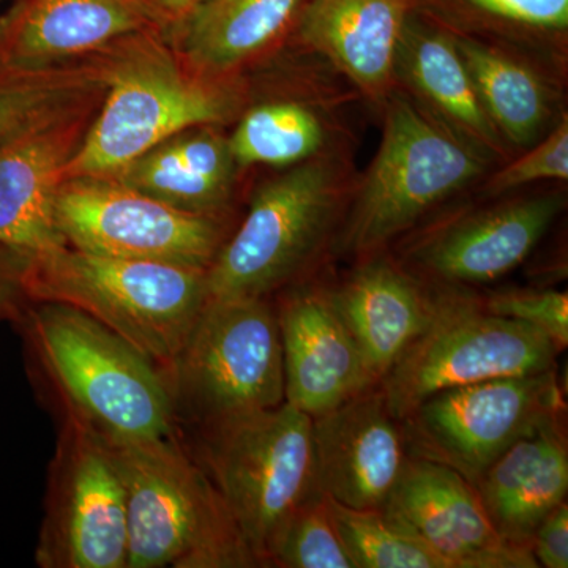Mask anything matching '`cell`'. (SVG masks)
Here are the masks:
<instances>
[{"mask_svg":"<svg viewBox=\"0 0 568 568\" xmlns=\"http://www.w3.org/2000/svg\"><path fill=\"white\" fill-rule=\"evenodd\" d=\"M538 567H568V506L559 504L538 526L530 541Z\"/></svg>","mask_w":568,"mask_h":568,"instance_id":"d6a6232c","label":"cell"},{"mask_svg":"<svg viewBox=\"0 0 568 568\" xmlns=\"http://www.w3.org/2000/svg\"><path fill=\"white\" fill-rule=\"evenodd\" d=\"M63 242L82 252L207 271L224 244L222 222L175 209L112 178H70L55 194Z\"/></svg>","mask_w":568,"mask_h":568,"instance_id":"8fae6325","label":"cell"},{"mask_svg":"<svg viewBox=\"0 0 568 568\" xmlns=\"http://www.w3.org/2000/svg\"><path fill=\"white\" fill-rule=\"evenodd\" d=\"M106 84L104 52L89 62L47 70L0 69V145L40 123L92 104Z\"/></svg>","mask_w":568,"mask_h":568,"instance_id":"484cf974","label":"cell"},{"mask_svg":"<svg viewBox=\"0 0 568 568\" xmlns=\"http://www.w3.org/2000/svg\"><path fill=\"white\" fill-rule=\"evenodd\" d=\"M227 140L237 168H291L321 155L327 129L304 103L271 102L245 112Z\"/></svg>","mask_w":568,"mask_h":568,"instance_id":"4316f807","label":"cell"},{"mask_svg":"<svg viewBox=\"0 0 568 568\" xmlns=\"http://www.w3.org/2000/svg\"><path fill=\"white\" fill-rule=\"evenodd\" d=\"M166 26L151 0H14L0 18V69L65 65Z\"/></svg>","mask_w":568,"mask_h":568,"instance_id":"2e32d148","label":"cell"},{"mask_svg":"<svg viewBox=\"0 0 568 568\" xmlns=\"http://www.w3.org/2000/svg\"><path fill=\"white\" fill-rule=\"evenodd\" d=\"M383 140L358 186L339 246L373 256L443 204L484 178L491 160L444 129L413 99L392 92Z\"/></svg>","mask_w":568,"mask_h":568,"instance_id":"8992f818","label":"cell"},{"mask_svg":"<svg viewBox=\"0 0 568 568\" xmlns=\"http://www.w3.org/2000/svg\"><path fill=\"white\" fill-rule=\"evenodd\" d=\"M235 170L230 140L204 125L168 138L111 178L181 211L220 216Z\"/></svg>","mask_w":568,"mask_h":568,"instance_id":"603a6c76","label":"cell"},{"mask_svg":"<svg viewBox=\"0 0 568 568\" xmlns=\"http://www.w3.org/2000/svg\"><path fill=\"white\" fill-rule=\"evenodd\" d=\"M383 510L398 518L450 568H536L532 551L506 540L476 488L450 467L413 457Z\"/></svg>","mask_w":568,"mask_h":568,"instance_id":"4fadbf2b","label":"cell"},{"mask_svg":"<svg viewBox=\"0 0 568 568\" xmlns=\"http://www.w3.org/2000/svg\"><path fill=\"white\" fill-rule=\"evenodd\" d=\"M493 315L532 325L555 342L560 351L568 345V297L555 290H514L480 301Z\"/></svg>","mask_w":568,"mask_h":568,"instance_id":"4dcf8cb0","label":"cell"},{"mask_svg":"<svg viewBox=\"0 0 568 568\" xmlns=\"http://www.w3.org/2000/svg\"><path fill=\"white\" fill-rule=\"evenodd\" d=\"M345 197L342 168L325 155L263 183L207 268V301L268 298L293 282L334 234Z\"/></svg>","mask_w":568,"mask_h":568,"instance_id":"52a82bcc","label":"cell"},{"mask_svg":"<svg viewBox=\"0 0 568 568\" xmlns=\"http://www.w3.org/2000/svg\"><path fill=\"white\" fill-rule=\"evenodd\" d=\"M454 33L481 106L497 133L507 148L528 149L548 125V85L536 70L495 44Z\"/></svg>","mask_w":568,"mask_h":568,"instance_id":"d4e9b609","label":"cell"},{"mask_svg":"<svg viewBox=\"0 0 568 568\" xmlns=\"http://www.w3.org/2000/svg\"><path fill=\"white\" fill-rule=\"evenodd\" d=\"M104 59L103 106L71 156L65 179L111 178L168 138L220 125L237 110L234 89L194 71L155 31L111 44Z\"/></svg>","mask_w":568,"mask_h":568,"instance_id":"7a4b0ae2","label":"cell"},{"mask_svg":"<svg viewBox=\"0 0 568 568\" xmlns=\"http://www.w3.org/2000/svg\"><path fill=\"white\" fill-rule=\"evenodd\" d=\"M462 10L497 24L534 32L562 33L568 28V0H454Z\"/></svg>","mask_w":568,"mask_h":568,"instance_id":"1f68e13d","label":"cell"},{"mask_svg":"<svg viewBox=\"0 0 568 568\" xmlns=\"http://www.w3.org/2000/svg\"><path fill=\"white\" fill-rule=\"evenodd\" d=\"M328 295L379 386L435 310V297L425 293L416 276L376 254Z\"/></svg>","mask_w":568,"mask_h":568,"instance_id":"ffe728a7","label":"cell"},{"mask_svg":"<svg viewBox=\"0 0 568 568\" xmlns=\"http://www.w3.org/2000/svg\"><path fill=\"white\" fill-rule=\"evenodd\" d=\"M560 413L562 394L552 368L437 392L399 422L413 457L450 467L476 485L504 452Z\"/></svg>","mask_w":568,"mask_h":568,"instance_id":"30bf717a","label":"cell"},{"mask_svg":"<svg viewBox=\"0 0 568 568\" xmlns=\"http://www.w3.org/2000/svg\"><path fill=\"white\" fill-rule=\"evenodd\" d=\"M36 560L41 568H126L125 489L112 446L61 417Z\"/></svg>","mask_w":568,"mask_h":568,"instance_id":"7c38bea8","label":"cell"},{"mask_svg":"<svg viewBox=\"0 0 568 568\" xmlns=\"http://www.w3.org/2000/svg\"><path fill=\"white\" fill-rule=\"evenodd\" d=\"M395 80L410 91L414 102L452 134L489 160L508 148L481 106L455 33L410 14L396 52Z\"/></svg>","mask_w":568,"mask_h":568,"instance_id":"44dd1931","label":"cell"},{"mask_svg":"<svg viewBox=\"0 0 568 568\" xmlns=\"http://www.w3.org/2000/svg\"><path fill=\"white\" fill-rule=\"evenodd\" d=\"M420 0H306L298 37L376 103L394 92L396 52Z\"/></svg>","mask_w":568,"mask_h":568,"instance_id":"d6986e66","label":"cell"},{"mask_svg":"<svg viewBox=\"0 0 568 568\" xmlns=\"http://www.w3.org/2000/svg\"><path fill=\"white\" fill-rule=\"evenodd\" d=\"M112 450L125 489L126 568L257 567L181 433Z\"/></svg>","mask_w":568,"mask_h":568,"instance_id":"277c9868","label":"cell"},{"mask_svg":"<svg viewBox=\"0 0 568 568\" xmlns=\"http://www.w3.org/2000/svg\"><path fill=\"white\" fill-rule=\"evenodd\" d=\"M567 179L568 121L564 118L551 132L529 145L526 153L496 171L485 183L484 193L489 197L503 196L540 181Z\"/></svg>","mask_w":568,"mask_h":568,"instance_id":"f546056e","label":"cell"},{"mask_svg":"<svg viewBox=\"0 0 568 568\" xmlns=\"http://www.w3.org/2000/svg\"><path fill=\"white\" fill-rule=\"evenodd\" d=\"M559 353L532 325L493 315L477 298L439 295L429 324L379 387L388 409L402 420L437 392L548 372Z\"/></svg>","mask_w":568,"mask_h":568,"instance_id":"9c48e42d","label":"cell"},{"mask_svg":"<svg viewBox=\"0 0 568 568\" xmlns=\"http://www.w3.org/2000/svg\"><path fill=\"white\" fill-rule=\"evenodd\" d=\"M168 379L178 426L201 429L283 405L275 306L268 298L207 301Z\"/></svg>","mask_w":568,"mask_h":568,"instance_id":"ba28073f","label":"cell"},{"mask_svg":"<svg viewBox=\"0 0 568 568\" xmlns=\"http://www.w3.org/2000/svg\"><path fill=\"white\" fill-rule=\"evenodd\" d=\"M328 510L355 568H450L386 510H357L327 497Z\"/></svg>","mask_w":568,"mask_h":568,"instance_id":"83f0119b","label":"cell"},{"mask_svg":"<svg viewBox=\"0 0 568 568\" xmlns=\"http://www.w3.org/2000/svg\"><path fill=\"white\" fill-rule=\"evenodd\" d=\"M85 106L0 145V248L28 257L63 245L54 203L84 136Z\"/></svg>","mask_w":568,"mask_h":568,"instance_id":"ac0fdd59","label":"cell"},{"mask_svg":"<svg viewBox=\"0 0 568 568\" xmlns=\"http://www.w3.org/2000/svg\"><path fill=\"white\" fill-rule=\"evenodd\" d=\"M313 446L321 491L357 510H383L410 457L379 386L313 417Z\"/></svg>","mask_w":568,"mask_h":568,"instance_id":"5bb4252c","label":"cell"},{"mask_svg":"<svg viewBox=\"0 0 568 568\" xmlns=\"http://www.w3.org/2000/svg\"><path fill=\"white\" fill-rule=\"evenodd\" d=\"M276 308L284 369V402L323 416L377 387L328 290H294Z\"/></svg>","mask_w":568,"mask_h":568,"instance_id":"e0dca14e","label":"cell"},{"mask_svg":"<svg viewBox=\"0 0 568 568\" xmlns=\"http://www.w3.org/2000/svg\"><path fill=\"white\" fill-rule=\"evenodd\" d=\"M268 567L355 568L338 536L324 493L310 497L276 537Z\"/></svg>","mask_w":568,"mask_h":568,"instance_id":"f1b7e54d","label":"cell"},{"mask_svg":"<svg viewBox=\"0 0 568 568\" xmlns=\"http://www.w3.org/2000/svg\"><path fill=\"white\" fill-rule=\"evenodd\" d=\"M13 324L61 417L110 446L179 435L168 373L106 325L73 306L31 301Z\"/></svg>","mask_w":568,"mask_h":568,"instance_id":"6da1fadb","label":"cell"},{"mask_svg":"<svg viewBox=\"0 0 568 568\" xmlns=\"http://www.w3.org/2000/svg\"><path fill=\"white\" fill-rule=\"evenodd\" d=\"M474 488L497 532L530 548L540 523L567 500L568 450L560 418L504 452Z\"/></svg>","mask_w":568,"mask_h":568,"instance_id":"7402d4cb","label":"cell"},{"mask_svg":"<svg viewBox=\"0 0 568 568\" xmlns=\"http://www.w3.org/2000/svg\"><path fill=\"white\" fill-rule=\"evenodd\" d=\"M564 207L562 193H545L459 216L417 241L406 263L435 282H495L532 253Z\"/></svg>","mask_w":568,"mask_h":568,"instance_id":"9a60e30c","label":"cell"},{"mask_svg":"<svg viewBox=\"0 0 568 568\" xmlns=\"http://www.w3.org/2000/svg\"><path fill=\"white\" fill-rule=\"evenodd\" d=\"M151 2L170 24V22H179L189 17L194 9L203 6L205 0H151Z\"/></svg>","mask_w":568,"mask_h":568,"instance_id":"e575fe53","label":"cell"},{"mask_svg":"<svg viewBox=\"0 0 568 568\" xmlns=\"http://www.w3.org/2000/svg\"><path fill=\"white\" fill-rule=\"evenodd\" d=\"M200 435L197 462L212 478L257 567H268L287 519L321 491L313 417L284 402L227 418Z\"/></svg>","mask_w":568,"mask_h":568,"instance_id":"5b68a950","label":"cell"},{"mask_svg":"<svg viewBox=\"0 0 568 568\" xmlns=\"http://www.w3.org/2000/svg\"><path fill=\"white\" fill-rule=\"evenodd\" d=\"M2 2H3V0H0V3H2Z\"/></svg>","mask_w":568,"mask_h":568,"instance_id":"d590c367","label":"cell"},{"mask_svg":"<svg viewBox=\"0 0 568 568\" xmlns=\"http://www.w3.org/2000/svg\"><path fill=\"white\" fill-rule=\"evenodd\" d=\"M28 302L22 286L20 257L0 248V321L14 323Z\"/></svg>","mask_w":568,"mask_h":568,"instance_id":"836d02e7","label":"cell"},{"mask_svg":"<svg viewBox=\"0 0 568 568\" xmlns=\"http://www.w3.org/2000/svg\"><path fill=\"white\" fill-rule=\"evenodd\" d=\"M306 0H205L182 26L183 61L222 78L268 50L297 24Z\"/></svg>","mask_w":568,"mask_h":568,"instance_id":"cb8c5ba5","label":"cell"},{"mask_svg":"<svg viewBox=\"0 0 568 568\" xmlns=\"http://www.w3.org/2000/svg\"><path fill=\"white\" fill-rule=\"evenodd\" d=\"M31 302L81 310L170 372L207 304V271L122 260L67 244L20 257Z\"/></svg>","mask_w":568,"mask_h":568,"instance_id":"3957f363","label":"cell"}]
</instances>
